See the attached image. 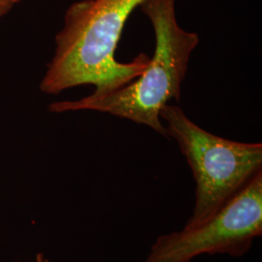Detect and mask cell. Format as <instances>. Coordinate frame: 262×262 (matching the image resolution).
I'll list each match as a JSON object with an SVG mask.
<instances>
[{
    "instance_id": "cell-1",
    "label": "cell",
    "mask_w": 262,
    "mask_h": 262,
    "mask_svg": "<svg viewBox=\"0 0 262 262\" xmlns=\"http://www.w3.org/2000/svg\"><path fill=\"white\" fill-rule=\"evenodd\" d=\"M146 0H82L66 10L63 27L55 38V53L40 90L57 94L83 84L105 94L132 82L150 62L139 54L129 62L116 59L122 30L131 14Z\"/></svg>"
},
{
    "instance_id": "cell-2",
    "label": "cell",
    "mask_w": 262,
    "mask_h": 262,
    "mask_svg": "<svg viewBox=\"0 0 262 262\" xmlns=\"http://www.w3.org/2000/svg\"><path fill=\"white\" fill-rule=\"evenodd\" d=\"M140 9L150 20L156 40L154 56L145 71L111 93L53 102L49 105L50 112L105 113L146 125L168 138L160 113L171 100H180L199 36L179 25L176 0H146Z\"/></svg>"
},
{
    "instance_id": "cell-3",
    "label": "cell",
    "mask_w": 262,
    "mask_h": 262,
    "mask_svg": "<svg viewBox=\"0 0 262 262\" xmlns=\"http://www.w3.org/2000/svg\"><path fill=\"white\" fill-rule=\"evenodd\" d=\"M167 136L177 142L195 181V204L187 226L202 223L262 171L261 143L216 136L192 122L182 108L167 104L160 113Z\"/></svg>"
},
{
    "instance_id": "cell-4",
    "label": "cell",
    "mask_w": 262,
    "mask_h": 262,
    "mask_svg": "<svg viewBox=\"0 0 262 262\" xmlns=\"http://www.w3.org/2000/svg\"><path fill=\"white\" fill-rule=\"evenodd\" d=\"M262 234V171L200 224L159 236L146 262H189L201 254L241 256Z\"/></svg>"
},
{
    "instance_id": "cell-5",
    "label": "cell",
    "mask_w": 262,
    "mask_h": 262,
    "mask_svg": "<svg viewBox=\"0 0 262 262\" xmlns=\"http://www.w3.org/2000/svg\"><path fill=\"white\" fill-rule=\"evenodd\" d=\"M19 2V0H0V19L8 14Z\"/></svg>"
},
{
    "instance_id": "cell-6",
    "label": "cell",
    "mask_w": 262,
    "mask_h": 262,
    "mask_svg": "<svg viewBox=\"0 0 262 262\" xmlns=\"http://www.w3.org/2000/svg\"><path fill=\"white\" fill-rule=\"evenodd\" d=\"M34 262H51L49 261L48 259H46L42 254H38L37 256H36V260Z\"/></svg>"
}]
</instances>
